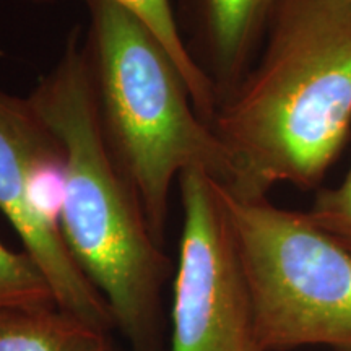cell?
<instances>
[{"mask_svg":"<svg viewBox=\"0 0 351 351\" xmlns=\"http://www.w3.org/2000/svg\"><path fill=\"white\" fill-rule=\"evenodd\" d=\"M28 99L62 145L60 232L69 252L134 351H161L163 289L173 265L104 137L78 32Z\"/></svg>","mask_w":351,"mask_h":351,"instance_id":"2","label":"cell"},{"mask_svg":"<svg viewBox=\"0 0 351 351\" xmlns=\"http://www.w3.org/2000/svg\"><path fill=\"white\" fill-rule=\"evenodd\" d=\"M111 2L137 16L155 34L158 41L163 44L165 49L178 65L179 72L186 78L195 111L208 124H212L215 112L218 109L217 93H215L210 78L197 65L189 51L186 39L179 28L173 2L171 0H111Z\"/></svg>","mask_w":351,"mask_h":351,"instance_id":"9","label":"cell"},{"mask_svg":"<svg viewBox=\"0 0 351 351\" xmlns=\"http://www.w3.org/2000/svg\"><path fill=\"white\" fill-rule=\"evenodd\" d=\"M0 351H111L106 332L59 306L0 309Z\"/></svg>","mask_w":351,"mask_h":351,"instance_id":"8","label":"cell"},{"mask_svg":"<svg viewBox=\"0 0 351 351\" xmlns=\"http://www.w3.org/2000/svg\"><path fill=\"white\" fill-rule=\"evenodd\" d=\"M306 213L319 230L351 254V166L340 184L317 192Z\"/></svg>","mask_w":351,"mask_h":351,"instance_id":"11","label":"cell"},{"mask_svg":"<svg viewBox=\"0 0 351 351\" xmlns=\"http://www.w3.org/2000/svg\"><path fill=\"white\" fill-rule=\"evenodd\" d=\"M59 148L60 142L28 96L0 88V212L49 282L57 306L108 332L116 322L106 300L73 261L62 232L44 225L29 204L38 161Z\"/></svg>","mask_w":351,"mask_h":351,"instance_id":"6","label":"cell"},{"mask_svg":"<svg viewBox=\"0 0 351 351\" xmlns=\"http://www.w3.org/2000/svg\"><path fill=\"white\" fill-rule=\"evenodd\" d=\"M182 234L171 307V351H263L219 182L179 176Z\"/></svg>","mask_w":351,"mask_h":351,"instance_id":"5","label":"cell"},{"mask_svg":"<svg viewBox=\"0 0 351 351\" xmlns=\"http://www.w3.org/2000/svg\"><path fill=\"white\" fill-rule=\"evenodd\" d=\"M210 125L232 195L317 186L351 127V0H278L257 60Z\"/></svg>","mask_w":351,"mask_h":351,"instance_id":"1","label":"cell"},{"mask_svg":"<svg viewBox=\"0 0 351 351\" xmlns=\"http://www.w3.org/2000/svg\"><path fill=\"white\" fill-rule=\"evenodd\" d=\"M219 187L263 351H351V254L306 212Z\"/></svg>","mask_w":351,"mask_h":351,"instance_id":"4","label":"cell"},{"mask_svg":"<svg viewBox=\"0 0 351 351\" xmlns=\"http://www.w3.org/2000/svg\"><path fill=\"white\" fill-rule=\"evenodd\" d=\"M85 3L83 52L101 127L163 245L173 182L200 169L230 187V155L195 111L186 78L155 34L111 0Z\"/></svg>","mask_w":351,"mask_h":351,"instance_id":"3","label":"cell"},{"mask_svg":"<svg viewBox=\"0 0 351 351\" xmlns=\"http://www.w3.org/2000/svg\"><path fill=\"white\" fill-rule=\"evenodd\" d=\"M57 306L54 293L28 252L0 243V309Z\"/></svg>","mask_w":351,"mask_h":351,"instance_id":"10","label":"cell"},{"mask_svg":"<svg viewBox=\"0 0 351 351\" xmlns=\"http://www.w3.org/2000/svg\"><path fill=\"white\" fill-rule=\"evenodd\" d=\"M278 0H181L189 51L210 78L218 108L239 86L261 51Z\"/></svg>","mask_w":351,"mask_h":351,"instance_id":"7","label":"cell"}]
</instances>
